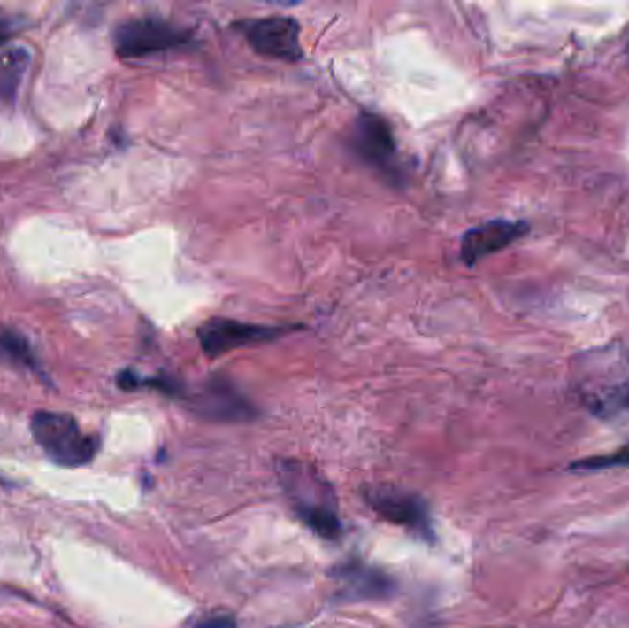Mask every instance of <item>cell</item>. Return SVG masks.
Instances as JSON below:
<instances>
[{
	"mask_svg": "<svg viewBox=\"0 0 629 628\" xmlns=\"http://www.w3.org/2000/svg\"><path fill=\"white\" fill-rule=\"evenodd\" d=\"M363 498L383 520L402 525L426 540L434 539L429 508L418 494L392 485H374L363 491Z\"/></svg>",
	"mask_w": 629,
	"mask_h": 628,
	"instance_id": "52a82bcc",
	"label": "cell"
},
{
	"mask_svg": "<svg viewBox=\"0 0 629 628\" xmlns=\"http://www.w3.org/2000/svg\"><path fill=\"white\" fill-rule=\"evenodd\" d=\"M194 628H236V619L228 614L208 616L196 623Z\"/></svg>",
	"mask_w": 629,
	"mask_h": 628,
	"instance_id": "9a60e30c",
	"label": "cell"
},
{
	"mask_svg": "<svg viewBox=\"0 0 629 628\" xmlns=\"http://www.w3.org/2000/svg\"><path fill=\"white\" fill-rule=\"evenodd\" d=\"M196 43V34L190 28L155 17L131 19L114 30V50L124 59L192 49Z\"/></svg>",
	"mask_w": 629,
	"mask_h": 628,
	"instance_id": "277c9868",
	"label": "cell"
},
{
	"mask_svg": "<svg viewBox=\"0 0 629 628\" xmlns=\"http://www.w3.org/2000/svg\"><path fill=\"white\" fill-rule=\"evenodd\" d=\"M30 430L35 443L61 467H83L96 457L100 440L81 431L74 416L56 411H37Z\"/></svg>",
	"mask_w": 629,
	"mask_h": 628,
	"instance_id": "3957f363",
	"label": "cell"
},
{
	"mask_svg": "<svg viewBox=\"0 0 629 628\" xmlns=\"http://www.w3.org/2000/svg\"><path fill=\"white\" fill-rule=\"evenodd\" d=\"M574 387L586 407L602 418L629 411V353L602 348L576 365Z\"/></svg>",
	"mask_w": 629,
	"mask_h": 628,
	"instance_id": "7a4b0ae2",
	"label": "cell"
},
{
	"mask_svg": "<svg viewBox=\"0 0 629 628\" xmlns=\"http://www.w3.org/2000/svg\"><path fill=\"white\" fill-rule=\"evenodd\" d=\"M196 411L210 421L245 423L256 416L254 406L228 380L212 378L194 399Z\"/></svg>",
	"mask_w": 629,
	"mask_h": 628,
	"instance_id": "30bf717a",
	"label": "cell"
},
{
	"mask_svg": "<svg viewBox=\"0 0 629 628\" xmlns=\"http://www.w3.org/2000/svg\"><path fill=\"white\" fill-rule=\"evenodd\" d=\"M332 575L337 580L342 599L378 601L388 599L395 590L394 580L385 571L359 561L337 566Z\"/></svg>",
	"mask_w": 629,
	"mask_h": 628,
	"instance_id": "8fae6325",
	"label": "cell"
},
{
	"mask_svg": "<svg viewBox=\"0 0 629 628\" xmlns=\"http://www.w3.org/2000/svg\"><path fill=\"white\" fill-rule=\"evenodd\" d=\"M30 65V54L22 46L8 49L0 54V104H13L27 68Z\"/></svg>",
	"mask_w": 629,
	"mask_h": 628,
	"instance_id": "7c38bea8",
	"label": "cell"
},
{
	"mask_svg": "<svg viewBox=\"0 0 629 628\" xmlns=\"http://www.w3.org/2000/svg\"><path fill=\"white\" fill-rule=\"evenodd\" d=\"M278 479L302 523L326 540H337L342 525L334 486L308 462L286 459L278 464Z\"/></svg>",
	"mask_w": 629,
	"mask_h": 628,
	"instance_id": "6da1fadb",
	"label": "cell"
},
{
	"mask_svg": "<svg viewBox=\"0 0 629 628\" xmlns=\"http://www.w3.org/2000/svg\"><path fill=\"white\" fill-rule=\"evenodd\" d=\"M530 227L525 221L494 220L464 232L460 242V259L465 266H475L489 254L499 252L523 238Z\"/></svg>",
	"mask_w": 629,
	"mask_h": 628,
	"instance_id": "9c48e42d",
	"label": "cell"
},
{
	"mask_svg": "<svg viewBox=\"0 0 629 628\" xmlns=\"http://www.w3.org/2000/svg\"><path fill=\"white\" fill-rule=\"evenodd\" d=\"M0 351L6 353L17 363H22L30 368L37 367L30 341L17 330L0 329Z\"/></svg>",
	"mask_w": 629,
	"mask_h": 628,
	"instance_id": "4fadbf2b",
	"label": "cell"
},
{
	"mask_svg": "<svg viewBox=\"0 0 629 628\" xmlns=\"http://www.w3.org/2000/svg\"><path fill=\"white\" fill-rule=\"evenodd\" d=\"M348 143L363 162L381 174L388 182H402L403 172L398 146H395L392 128L383 116L366 111L361 112L349 129Z\"/></svg>",
	"mask_w": 629,
	"mask_h": 628,
	"instance_id": "5b68a950",
	"label": "cell"
},
{
	"mask_svg": "<svg viewBox=\"0 0 629 628\" xmlns=\"http://www.w3.org/2000/svg\"><path fill=\"white\" fill-rule=\"evenodd\" d=\"M622 467H629V443L613 454L576 461L571 464V470L593 472V470H610V469H622Z\"/></svg>",
	"mask_w": 629,
	"mask_h": 628,
	"instance_id": "5bb4252c",
	"label": "cell"
},
{
	"mask_svg": "<svg viewBox=\"0 0 629 628\" xmlns=\"http://www.w3.org/2000/svg\"><path fill=\"white\" fill-rule=\"evenodd\" d=\"M250 49L264 58L296 63L304 59L300 44V25L293 17L269 15L245 19L234 25Z\"/></svg>",
	"mask_w": 629,
	"mask_h": 628,
	"instance_id": "8992f818",
	"label": "cell"
},
{
	"mask_svg": "<svg viewBox=\"0 0 629 628\" xmlns=\"http://www.w3.org/2000/svg\"><path fill=\"white\" fill-rule=\"evenodd\" d=\"M15 32V27H13V22L8 20V19H3L0 17V44H4L12 39Z\"/></svg>",
	"mask_w": 629,
	"mask_h": 628,
	"instance_id": "2e32d148",
	"label": "cell"
},
{
	"mask_svg": "<svg viewBox=\"0 0 629 628\" xmlns=\"http://www.w3.org/2000/svg\"><path fill=\"white\" fill-rule=\"evenodd\" d=\"M298 327H264L228 317H212L197 329V339L208 358H219L234 348L276 341Z\"/></svg>",
	"mask_w": 629,
	"mask_h": 628,
	"instance_id": "ba28073f",
	"label": "cell"
},
{
	"mask_svg": "<svg viewBox=\"0 0 629 628\" xmlns=\"http://www.w3.org/2000/svg\"><path fill=\"white\" fill-rule=\"evenodd\" d=\"M627 50H629V44H627Z\"/></svg>",
	"mask_w": 629,
	"mask_h": 628,
	"instance_id": "e0dca14e",
	"label": "cell"
}]
</instances>
